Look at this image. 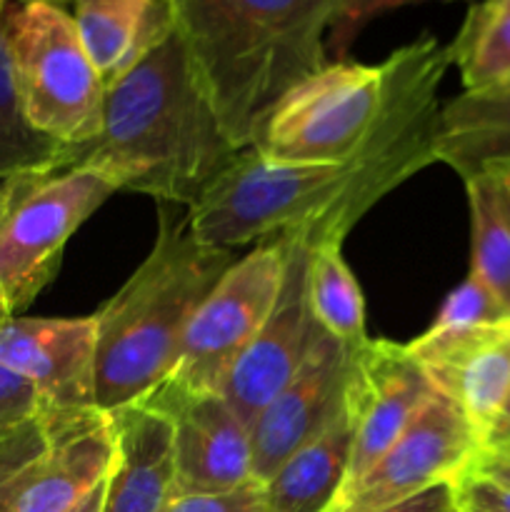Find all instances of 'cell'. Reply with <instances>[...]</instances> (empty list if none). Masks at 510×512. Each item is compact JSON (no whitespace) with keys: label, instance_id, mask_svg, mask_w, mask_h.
Masks as SVG:
<instances>
[{"label":"cell","instance_id":"cell-1","mask_svg":"<svg viewBox=\"0 0 510 512\" xmlns=\"http://www.w3.org/2000/svg\"><path fill=\"white\" fill-rule=\"evenodd\" d=\"M445 70L425 75L368 148L345 163H270L253 148L240 150L185 208L195 238L223 250L283 235L343 243L383 195L435 163L438 88Z\"/></svg>","mask_w":510,"mask_h":512},{"label":"cell","instance_id":"cell-2","mask_svg":"<svg viewBox=\"0 0 510 512\" xmlns=\"http://www.w3.org/2000/svg\"><path fill=\"white\" fill-rule=\"evenodd\" d=\"M238 153L173 33L105 85L100 133L65 148L55 173L90 165L118 190L190 208Z\"/></svg>","mask_w":510,"mask_h":512},{"label":"cell","instance_id":"cell-3","mask_svg":"<svg viewBox=\"0 0 510 512\" xmlns=\"http://www.w3.org/2000/svg\"><path fill=\"white\" fill-rule=\"evenodd\" d=\"M335 3L170 0L175 35L235 148H253L283 95L328 63Z\"/></svg>","mask_w":510,"mask_h":512},{"label":"cell","instance_id":"cell-4","mask_svg":"<svg viewBox=\"0 0 510 512\" xmlns=\"http://www.w3.org/2000/svg\"><path fill=\"white\" fill-rule=\"evenodd\" d=\"M158 235L148 258L93 315L95 408L135 403L163 383L180 343L210 290L235 263V250L210 248L190 230L188 210L158 205Z\"/></svg>","mask_w":510,"mask_h":512},{"label":"cell","instance_id":"cell-5","mask_svg":"<svg viewBox=\"0 0 510 512\" xmlns=\"http://www.w3.org/2000/svg\"><path fill=\"white\" fill-rule=\"evenodd\" d=\"M450 65L448 45L433 35L378 65L325 63L283 95L253 150L270 163H345L368 148L425 75Z\"/></svg>","mask_w":510,"mask_h":512},{"label":"cell","instance_id":"cell-6","mask_svg":"<svg viewBox=\"0 0 510 512\" xmlns=\"http://www.w3.org/2000/svg\"><path fill=\"white\" fill-rule=\"evenodd\" d=\"M15 85L25 115L63 148L90 143L103 125L105 83L73 15L53 3L5 10Z\"/></svg>","mask_w":510,"mask_h":512},{"label":"cell","instance_id":"cell-7","mask_svg":"<svg viewBox=\"0 0 510 512\" xmlns=\"http://www.w3.org/2000/svg\"><path fill=\"white\" fill-rule=\"evenodd\" d=\"M118 185L98 168L75 165L30 178L0 220V293L10 313L28 308L55 278L70 235Z\"/></svg>","mask_w":510,"mask_h":512},{"label":"cell","instance_id":"cell-8","mask_svg":"<svg viewBox=\"0 0 510 512\" xmlns=\"http://www.w3.org/2000/svg\"><path fill=\"white\" fill-rule=\"evenodd\" d=\"M285 275V240H268L235 260L200 303L165 380L193 390H220L233 365L268 320Z\"/></svg>","mask_w":510,"mask_h":512},{"label":"cell","instance_id":"cell-9","mask_svg":"<svg viewBox=\"0 0 510 512\" xmlns=\"http://www.w3.org/2000/svg\"><path fill=\"white\" fill-rule=\"evenodd\" d=\"M480 438L458 405L435 395L403 435L340 490L328 512H375L425 493L440 483H455L473 465Z\"/></svg>","mask_w":510,"mask_h":512},{"label":"cell","instance_id":"cell-10","mask_svg":"<svg viewBox=\"0 0 510 512\" xmlns=\"http://www.w3.org/2000/svg\"><path fill=\"white\" fill-rule=\"evenodd\" d=\"M135 403L168 420L175 498L230 493L255 480L250 425L220 390H193L163 380Z\"/></svg>","mask_w":510,"mask_h":512},{"label":"cell","instance_id":"cell-11","mask_svg":"<svg viewBox=\"0 0 510 512\" xmlns=\"http://www.w3.org/2000/svg\"><path fill=\"white\" fill-rule=\"evenodd\" d=\"M438 395L408 345L373 340L353 350L345 410L350 418V468L343 488L360 478Z\"/></svg>","mask_w":510,"mask_h":512},{"label":"cell","instance_id":"cell-12","mask_svg":"<svg viewBox=\"0 0 510 512\" xmlns=\"http://www.w3.org/2000/svg\"><path fill=\"white\" fill-rule=\"evenodd\" d=\"M283 240L285 275L278 300L220 385V395L248 425L303 365L320 330L308 305L310 243L303 235H283Z\"/></svg>","mask_w":510,"mask_h":512},{"label":"cell","instance_id":"cell-13","mask_svg":"<svg viewBox=\"0 0 510 512\" xmlns=\"http://www.w3.org/2000/svg\"><path fill=\"white\" fill-rule=\"evenodd\" d=\"M353 348L318 330L308 358L293 378L250 423L253 475L268 483L270 475L340 418L348 393Z\"/></svg>","mask_w":510,"mask_h":512},{"label":"cell","instance_id":"cell-14","mask_svg":"<svg viewBox=\"0 0 510 512\" xmlns=\"http://www.w3.org/2000/svg\"><path fill=\"white\" fill-rule=\"evenodd\" d=\"M0 363L38 393L40 415L95 408V320L10 318L0 328Z\"/></svg>","mask_w":510,"mask_h":512},{"label":"cell","instance_id":"cell-15","mask_svg":"<svg viewBox=\"0 0 510 512\" xmlns=\"http://www.w3.org/2000/svg\"><path fill=\"white\" fill-rule=\"evenodd\" d=\"M438 393L453 400L480 448L510 398V323L478 330H425L408 343Z\"/></svg>","mask_w":510,"mask_h":512},{"label":"cell","instance_id":"cell-16","mask_svg":"<svg viewBox=\"0 0 510 512\" xmlns=\"http://www.w3.org/2000/svg\"><path fill=\"white\" fill-rule=\"evenodd\" d=\"M40 418L48 428V450L15 512H70L108 478L115 458L113 423L98 408Z\"/></svg>","mask_w":510,"mask_h":512},{"label":"cell","instance_id":"cell-17","mask_svg":"<svg viewBox=\"0 0 510 512\" xmlns=\"http://www.w3.org/2000/svg\"><path fill=\"white\" fill-rule=\"evenodd\" d=\"M115 458L100 512H165L175 500L173 440L168 420L143 403L113 410Z\"/></svg>","mask_w":510,"mask_h":512},{"label":"cell","instance_id":"cell-18","mask_svg":"<svg viewBox=\"0 0 510 512\" xmlns=\"http://www.w3.org/2000/svg\"><path fill=\"white\" fill-rule=\"evenodd\" d=\"M73 20L105 85L175 33L170 0H75Z\"/></svg>","mask_w":510,"mask_h":512},{"label":"cell","instance_id":"cell-19","mask_svg":"<svg viewBox=\"0 0 510 512\" xmlns=\"http://www.w3.org/2000/svg\"><path fill=\"white\" fill-rule=\"evenodd\" d=\"M435 163L465 175L510 163V83L490 90H463L440 105L433 135Z\"/></svg>","mask_w":510,"mask_h":512},{"label":"cell","instance_id":"cell-20","mask_svg":"<svg viewBox=\"0 0 510 512\" xmlns=\"http://www.w3.org/2000/svg\"><path fill=\"white\" fill-rule=\"evenodd\" d=\"M348 410L328 430L295 450L263 483L268 512H328L343 490L350 468Z\"/></svg>","mask_w":510,"mask_h":512},{"label":"cell","instance_id":"cell-21","mask_svg":"<svg viewBox=\"0 0 510 512\" xmlns=\"http://www.w3.org/2000/svg\"><path fill=\"white\" fill-rule=\"evenodd\" d=\"M473 260L470 273L483 280L510 313V175L508 165H488L465 175Z\"/></svg>","mask_w":510,"mask_h":512},{"label":"cell","instance_id":"cell-22","mask_svg":"<svg viewBox=\"0 0 510 512\" xmlns=\"http://www.w3.org/2000/svg\"><path fill=\"white\" fill-rule=\"evenodd\" d=\"M308 305L323 333L348 348L368 343L365 300L353 270L343 258V243L320 240L308 253Z\"/></svg>","mask_w":510,"mask_h":512},{"label":"cell","instance_id":"cell-23","mask_svg":"<svg viewBox=\"0 0 510 512\" xmlns=\"http://www.w3.org/2000/svg\"><path fill=\"white\" fill-rule=\"evenodd\" d=\"M63 150V145L33 128L25 115L15 85L13 58H10L8 18L3 13L0 15V180L55 173Z\"/></svg>","mask_w":510,"mask_h":512},{"label":"cell","instance_id":"cell-24","mask_svg":"<svg viewBox=\"0 0 510 512\" xmlns=\"http://www.w3.org/2000/svg\"><path fill=\"white\" fill-rule=\"evenodd\" d=\"M448 53L465 90L475 93L510 83V8L490 0L470 5Z\"/></svg>","mask_w":510,"mask_h":512},{"label":"cell","instance_id":"cell-25","mask_svg":"<svg viewBox=\"0 0 510 512\" xmlns=\"http://www.w3.org/2000/svg\"><path fill=\"white\" fill-rule=\"evenodd\" d=\"M48 450V428L33 418L0 435V512H15L35 465Z\"/></svg>","mask_w":510,"mask_h":512},{"label":"cell","instance_id":"cell-26","mask_svg":"<svg viewBox=\"0 0 510 512\" xmlns=\"http://www.w3.org/2000/svg\"><path fill=\"white\" fill-rule=\"evenodd\" d=\"M510 323V313L493 290L468 273V278L445 298L443 308L430 323V330H478Z\"/></svg>","mask_w":510,"mask_h":512},{"label":"cell","instance_id":"cell-27","mask_svg":"<svg viewBox=\"0 0 510 512\" xmlns=\"http://www.w3.org/2000/svg\"><path fill=\"white\" fill-rule=\"evenodd\" d=\"M415 3H455V0H338L335 3L333 20H330L325 50L335 55V60L348 58L350 45L358 40L365 25L388 10L405 8Z\"/></svg>","mask_w":510,"mask_h":512},{"label":"cell","instance_id":"cell-28","mask_svg":"<svg viewBox=\"0 0 510 512\" xmlns=\"http://www.w3.org/2000/svg\"><path fill=\"white\" fill-rule=\"evenodd\" d=\"M165 512H268V508H265L263 483L253 480L230 493L183 495L175 498Z\"/></svg>","mask_w":510,"mask_h":512},{"label":"cell","instance_id":"cell-29","mask_svg":"<svg viewBox=\"0 0 510 512\" xmlns=\"http://www.w3.org/2000/svg\"><path fill=\"white\" fill-rule=\"evenodd\" d=\"M43 405L33 385L0 363V435L38 418Z\"/></svg>","mask_w":510,"mask_h":512},{"label":"cell","instance_id":"cell-30","mask_svg":"<svg viewBox=\"0 0 510 512\" xmlns=\"http://www.w3.org/2000/svg\"><path fill=\"white\" fill-rule=\"evenodd\" d=\"M455 510L458 512H510V488L465 470L455 480Z\"/></svg>","mask_w":510,"mask_h":512},{"label":"cell","instance_id":"cell-31","mask_svg":"<svg viewBox=\"0 0 510 512\" xmlns=\"http://www.w3.org/2000/svg\"><path fill=\"white\" fill-rule=\"evenodd\" d=\"M468 470L470 473L493 480V483L510 488V440L480 448Z\"/></svg>","mask_w":510,"mask_h":512},{"label":"cell","instance_id":"cell-32","mask_svg":"<svg viewBox=\"0 0 510 512\" xmlns=\"http://www.w3.org/2000/svg\"><path fill=\"white\" fill-rule=\"evenodd\" d=\"M375 512H455V483H440L390 508Z\"/></svg>","mask_w":510,"mask_h":512},{"label":"cell","instance_id":"cell-33","mask_svg":"<svg viewBox=\"0 0 510 512\" xmlns=\"http://www.w3.org/2000/svg\"><path fill=\"white\" fill-rule=\"evenodd\" d=\"M30 178H38V175H30ZM30 178H5V180H0V220H3V215L8 213L10 203L18 198V193L23 190V185L28 183Z\"/></svg>","mask_w":510,"mask_h":512},{"label":"cell","instance_id":"cell-34","mask_svg":"<svg viewBox=\"0 0 510 512\" xmlns=\"http://www.w3.org/2000/svg\"><path fill=\"white\" fill-rule=\"evenodd\" d=\"M503 440H510V398H508V405H505L503 415H500V420L495 423L493 433H490L488 440H485V445L503 443ZM485 445H483V448H485Z\"/></svg>","mask_w":510,"mask_h":512},{"label":"cell","instance_id":"cell-35","mask_svg":"<svg viewBox=\"0 0 510 512\" xmlns=\"http://www.w3.org/2000/svg\"><path fill=\"white\" fill-rule=\"evenodd\" d=\"M105 480H108V478H105ZM103 495H105V483L98 485V488H95L93 493H90L88 498H85L83 503L78 505V508L70 510V512H100V510H103Z\"/></svg>","mask_w":510,"mask_h":512},{"label":"cell","instance_id":"cell-36","mask_svg":"<svg viewBox=\"0 0 510 512\" xmlns=\"http://www.w3.org/2000/svg\"><path fill=\"white\" fill-rule=\"evenodd\" d=\"M13 318V313H10V308H8V303H5V298H3V293H0V328H3L5 323H8V320Z\"/></svg>","mask_w":510,"mask_h":512},{"label":"cell","instance_id":"cell-37","mask_svg":"<svg viewBox=\"0 0 510 512\" xmlns=\"http://www.w3.org/2000/svg\"><path fill=\"white\" fill-rule=\"evenodd\" d=\"M18 3H58V0H18Z\"/></svg>","mask_w":510,"mask_h":512},{"label":"cell","instance_id":"cell-38","mask_svg":"<svg viewBox=\"0 0 510 512\" xmlns=\"http://www.w3.org/2000/svg\"><path fill=\"white\" fill-rule=\"evenodd\" d=\"M490 3H495V5H503V8H510V0H490Z\"/></svg>","mask_w":510,"mask_h":512},{"label":"cell","instance_id":"cell-39","mask_svg":"<svg viewBox=\"0 0 510 512\" xmlns=\"http://www.w3.org/2000/svg\"><path fill=\"white\" fill-rule=\"evenodd\" d=\"M5 8H8V5H5V0H0V15L5 13Z\"/></svg>","mask_w":510,"mask_h":512},{"label":"cell","instance_id":"cell-40","mask_svg":"<svg viewBox=\"0 0 510 512\" xmlns=\"http://www.w3.org/2000/svg\"><path fill=\"white\" fill-rule=\"evenodd\" d=\"M505 165H508V175H510V163H505Z\"/></svg>","mask_w":510,"mask_h":512},{"label":"cell","instance_id":"cell-41","mask_svg":"<svg viewBox=\"0 0 510 512\" xmlns=\"http://www.w3.org/2000/svg\"><path fill=\"white\" fill-rule=\"evenodd\" d=\"M455 512H458V510H455Z\"/></svg>","mask_w":510,"mask_h":512}]
</instances>
